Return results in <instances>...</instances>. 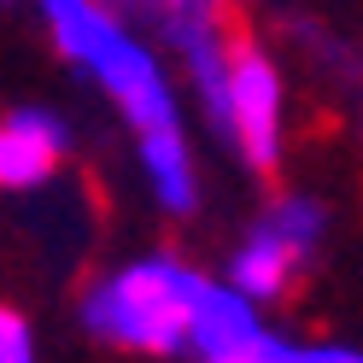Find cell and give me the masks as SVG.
Wrapping results in <instances>:
<instances>
[{
  "mask_svg": "<svg viewBox=\"0 0 363 363\" xmlns=\"http://www.w3.org/2000/svg\"><path fill=\"white\" fill-rule=\"evenodd\" d=\"M199 293H206V269H194L176 252H147L82 293V328L123 352L188 357Z\"/></svg>",
  "mask_w": 363,
  "mask_h": 363,
  "instance_id": "cell-1",
  "label": "cell"
},
{
  "mask_svg": "<svg viewBox=\"0 0 363 363\" xmlns=\"http://www.w3.org/2000/svg\"><path fill=\"white\" fill-rule=\"evenodd\" d=\"M229 147L246 158V170L269 176L287 147V88L264 41L229 35Z\"/></svg>",
  "mask_w": 363,
  "mask_h": 363,
  "instance_id": "cell-2",
  "label": "cell"
},
{
  "mask_svg": "<svg viewBox=\"0 0 363 363\" xmlns=\"http://www.w3.org/2000/svg\"><path fill=\"white\" fill-rule=\"evenodd\" d=\"M82 77H94L111 106L123 111V123L135 135H164V129H182V106H176V88H170V71L141 35L129 24L106 41V48L82 65Z\"/></svg>",
  "mask_w": 363,
  "mask_h": 363,
  "instance_id": "cell-3",
  "label": "cell"
},
{
  "mask_svg": "<svg viewBox=\"0 0 363 363\" xmlns=\"http://www.w3.org/2000/svg\"><path fill=\"white\" fill-rule=\"evenodd\" d=\"M71 152V123L48 106L0 111V194H30L53 182Z\"/></svg>",
  "mask_w": 363,
  "mask_h": 363,
  "instance_id": "cell-4",
  "label": "cell"
},
{
  "mask_svg": "<svg viewBox=\"0 0 363 363\" xmlns=\"http://www.w3.org/2000/svg\"><path fill=\"white\" fill-rule=\"evenodd\" d=\"M135 152H141V176L158 199L164 217H194L199 206V170H194V147L188 129H164V135H135Z\"/></svg>",
  "mask_w": 363,
  "mask_h": 363,
  "instance_id": "cell-5",
  "label": "cell"
},
{
  "mask_svg": "<svg viewBox=\"0 0 363 363\" xmlns=\"http://www.w3.org/2000/svg\"><path fill=\"white\" fill-rule=\"evenodd\" d=\"M299 269H305V258H299V252H293V246L258 217V229L229 252V276H223V281H235L246 299L269 305V299H281V293L293 287V276H299Z\"/></svg>",
  "mask_w": 363,
  "mask_h": 363,
  "instance_id": "cell-6",
  "label": "cell"
},
{
  "mask_svg": "<svg viewBox=\"0 0 363 363\" xmlns=\"http://www.w3.org/2000/svg\"><path fill=\"white\" fill-rule=\"evenodd\" d=\"M264 223H269V229H276L287 246H293V252H299L305 264L316 258V246H323L328 240V206H323V199H316V194H281V199H269V211H264Z\"/></svg>",
  "mask_w": 363,
  "mask_h": 363,
  "instance_id": "cell-7",
  "label": "cell"
},
{
  "mask_svg": "<svg viewBox=\"0 0 363 363\" xmlns=\"http://www.w3.org/2000/svg\"><path fill=\"white\" fill-rule=\"evenodd\" d=\"M0 363H35V328L12 305H0Z\"/></svg>",
  "mask_w": 363,
  "mask_h": 363,
  "instance_id": "cell-8",
  "label": "cell"
},
{
  "mask_svg": "<svg viewBox=\"0 0 363 363\" xmlns=\"http://www.w3.org/2000/svg\"><path fill=\"white\" fill-rule=\"evenodd\" d=\"M293 363H363V346H340V340H316V346H299Z\"/></svg>",
  "mask_w": 363,
  "mask_h": 363,
  "instance_id": "cell-9",
  "label": "cell"
},
{
  "mask_svg": "<svg viewBox=\"0 0 363 363\" xmlns=\"http://www.w3.org/2000/svg\"><path fill=\"white\" fill-rule=\"evenodd\" d=\"M111 6H118L123 18H147V24H152V12H158V0H111Z\"/></svg>",
  "mask_w": 363,
  "mask_h": 363,
  "instance_id": "cell-10",
  "label": "cell"
},
{
  "mask_svg": "<svg viewBox=\"0 0 363 363\" xmlns=\"http://www.w3.org/2000/svg\"><path fill=\"white\" fill-rule=\"evenodd\" d=\"M0 6H18V0H0Z\"/></svg>",
  "mask_w": 363,
  "mask_h": 363,
  "instance_id": "cell-11",
  "label": "cell"
}]
</instances>
